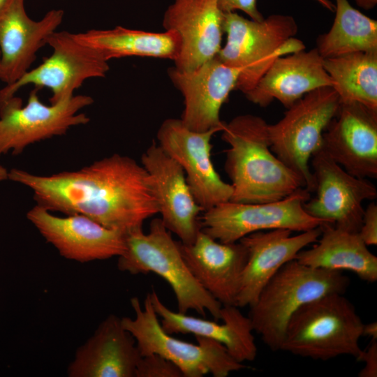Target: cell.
<instances>
[{
    "mask_svg": "<svg viewBox=\"0 0 377 377\" xmlns=\"http://www.w3.org/2000/svg\"><path fill=\"white\" fill-rule=\"evenodd\" d=\"M8 179L32 191L36 205L66 215H84L125 235L158 214L150 177L133 158L118 154L75 171L37 175L13 168Z\"/></svg>",
    "mask_w": 377,
    "mask_h": 377,
    "instance_id": "1",
    "label": "cell"
},
{
    "mask_svg": "<svg viewBox=\"0 0 377 377\" xmlns=\"http://www.w3.org/2000/svg\"><path fill=\"white\" fill-rule=\"evenodd\" d=\"M268 125L251 114L225 122L221 132V139L229 146L224 168L232 187L230 201L273 202L305 188L302 179L271 150Z\"/></svg>",
    "mask_w": 377,
    "mask_h": 377,
    "instance_id": "2",
    "label": "cell"
},
{
    "mask_svg": "<svg viewBox=\"0 0 377 377\" xmlns=\"http://www.w3.org/2000/svg\"><path fill=\"white\" fill-rule=\"evenodd\" d=\"M349 285L342 271L311 267L292 260L270 279L249 306L253 332L272 351L280 350L288 323L301 306L327 294H344Z\"/></svg>",
    "mask_w": 377,
    "mask_h": 377,
    "instance_id": "3",
    "label": "cell"
},
{
    "mask_svg": "<svg viewBox=\"0 0 377 377\" xmlns=\"http://www.w3.org/2000/svg\"><path fill=\"white\" fill-rule=\"evenodd\" d=\"M343 295L327 294L301 306L288 323L280 350L316 360L341 355L357 360L364 323Z\"/></svg>",
    "mask_w": 377,
    "mask_h": 377,
    "instance_id": "4",
    "label": "cell"
},
{
    "mask_svg": "<svg viewBox=\"0 0 377 377\" xmlns=\"http://www.w3.org/2000/svg\"><path fill=\"white\" fill-rule=\"evenodd\" d=\"M126 245V251L118 257L120 271L131 274L153 272L171 287L179 312L194 310L205 317L208 311L215 320L221 319L223 305L196 280L182 256L178 242L161 219L151 220L147 233L142 228L128 233Z\"/></svg>",
    "mask_w": 377,
    "mask_h": 377,
    "instance_id": "5",
    "label": "cell"
},
{
    "mask_svg": "<svg viewBox=\"0 0 377 377\" xmlns=\"http://www.w3.org/2000/svg\"><path fill=\"white\" fill-rule=\"evenodd\" d=\"M226 41L217 54L227 66L241 70L236 90L246 94L278 57L305 50L295 38L298 26L289 15L272 14L262 20L247 19L237 12L223 13Z\"/></svg>",
    "mask_w": 377,
    "mask_h": 377,
    "instance_id": "6",
    "label": "cell"
},
{
    "mask_svg": "<svg viewBox=\"0 0 377 377\" xmlns=\"http://www.w3.org/2000/svg\"><path fill=\"white\" fill-rule=\"evenodd\" d=\"M135 312L133 318H121V324L133 337L142 356L158 354L173 362L183 377H227L230 373L248 367L235 360L221 343L195 336L193 344L176 339L167 333L158 320L149 293L141 306L138 297L131 299Z\"/></svg>",
    "mask_w": 377,
    "mask_h": 377,
    "instance_id": "7",
    "label": "cell"
},
{
    "mask_svg": "<svg viewBox=\"0 0 377 377\" xmlns=\"http://www.w3.org/2000/svg\"><path fill=\"white\" fill-rule=\"evenodd\" d=\"M340 104L332 87H320L305 94L279 121L268 125L271 150L302 179L310 193L315 186L310 159L322 148L323 134Z\"/></svg>",
    "mask_w": 377,
    "mask_h": 377,
    "instance_id": "8",
    "label": "cell"
},
{
    "mask_svg": "<svg viewBox=\"0 0 377 377\" xmlns=\"http://www.w3.org/2000/svg\"><path fill=\"white\" fill-rule=\"evenodd\" d=\"M309 198L310 192L302 187L273 202L242 203L228 200L203 212L200 218V230L223 243L237 242L258 231H307L325 222L306 212L303 205Z\"/></svg>",
    "mask_w": 377,
    "mask_h": 377,
    "instance_id": "9",
    "label": "cell"
},
{
    "mask_svg": "<svg viewBox=\"0 0 377 377\" xmlns=\"http://www.w3.org/2000/svg\"><path fill=\"white\" fill-rule=\"evenodd\" d=\"M39 89L35 87L30 91L24 106L16 96L0 105V156L8 151L20 154L30 145L64 135L73 126L89 123L87 115L79 111L94 103L91 96L74 95L45 105L39 98Z\"/></svg>",
    "mask_w": 377,
    "mask_h": 377,
    "instance_id": "10",
    "label": "cell"
},
{
    "mask_svg": "<svg viewBox=\"0 0 377 377\" xmlns=\"http://www.w3.org/2000/svg\"><path fill=\"white\" fill-rule=\"evenodd\" d=\"M47 44L52 54L18 80L0 89V105L15 96L22 87L32 84L50 89V104L74 96V91L90 78L104 77L110 69L108 61L93 48L80 43L73 33L54 31Z\"/></svg>",
    "mask_w": 377,
    "mask_h": 377,
    "instance_id": "11",
    "label": "cell"
},
{
    "mask_svg": "<svg viewBox=\"0 0 377 377\" xmlns=\"http://www.w3.org/2000/svg\"><path fill=\"white\" fill-rule=\"evenodd\" d=\"M310 161L316 195L304 203V210L337 228L358 233L364 212L363 202L376 199V186L369 179L348 172L322 148Z\"/></svg>",
    "mask_w": 377,
    "mask_h": 377,
    "instance_id": "12",
    "label": "cell"
},
{
    "mask_svg": "<svg viewBox=\"0 0 377 377\" xmlns=\"http://www.w3.org/2000/svg\"><path fill=\"white\" fill-rule=\"evenodd\" d=\"M221 128L198 132L186 127L180 119L164 120L157 132L158 145L184 172L198 204L209 209L230 200L232 187L223 181L212 159V139Z\"/></svg>",
    "mask_w": 377,
    "mask_h": 377,
    "instance_id": "13",
    "label": "cell"
},
{
    "mask_svg": "<svg viewBox=\"0 0 377 377\" xmlns=\"http://www.w3.org/2000/svg\"><path fill=\"white\" fill-rule=\"evenodd\" d=\"M27 218L68 260L79 263L105 260L120 256L126 249V235L82 214L59 217L36 205L27 212Z\"/></svg>",
    "mask_w": 377,
    "mask_h": 377,
    "instance_id": "14",
    "label": "cell"
},
{
    "mask_svg": "<svg viewBox=\"0 0 377 377\" xmlns=\"http://www.w3.org/2000/svg\"><path fill=\"white\" fill-rule=\"evenodd\" d=\"M240 72L239 68L223 64L217 55L191 71L168 68L172 83L184 98L182 124L198 132L223 129L225 122L220 119V110L235 89Z\"/></svg>",
    "mask_w": 377,
    "mask_h": 377,
    "instance_id": "15",
    "label": "cell"
},
{
    "mask_svg": "<svg viewBox=\"0 0 377 377\" xmlns=\"http://www.w3.org/2000/svg\"><path fill=\"white\" fill-rule=\"evenodd\" d=\"M322 149L351 175L377 178V110L341 103L323 134Z\"/></svg>",
    "mask_w": 377,
    "mask_h": 377,
    "instance_id": "16",
    "label": "cell"
},
{
    "mask_svg": "<svg viewBox=\"0 0 377 377\" xmlns=\"http://www.w3.org/2000/svg\"><path fill=\"white\" fill-rule=\"evenodd\" d=\"M141 164L150 177L164 226L182 243H193L204 209L195 200L182 168L156 142L142 154Z\"/></svg>",
    "mask_w": 377,
    "mask_h": 377,
    "instance_id": "17",
    "label": "cell"
},
{
    "mask_svg": "<svg viewBox=\"0 0 377 377\" xmlns=\"http://www.w3.org/2000/svg\"><path fill=\"white\" fill-rule=\"evenodd\" d=\"M223 13L217 0H174L163 18L164 29L175 31L180 38L174 67L191 71L218 54L224 33Z\"/></svg>",
    "mask_w": 377,
    "mask_h": 377,
    "instance_id": "18",
    "label": "cell"
},
{
    "mask_svg": "<svg viewBox=\"0 0 377 377\" xmlns=\"http://www.w3.org/2000/svg\"><path fill=\"white\" fill-rule=\"evenodd\" d=\"M64 13L52 9L40 20L27 15L24 0H10L0 15V80L10 85L30 70L37 52L62 22Z\"/></svg>",
    "mask_w": 377,
    "mask_h": 377,
    "instance_id": "19",
    "label": "cell"
},
{
    "mask_svg": "<svg viewBox=\"0 0 377 377\" xmlns=\"http://www.w3.org/2000/svg\"><path fill=\"white\" fill-rule=\"evenodd\" d=\"M319 227L292 235L288 229H274L249 234L241 242L246 248L248 258L242 272L236 306H250L270 279L286 263L308 245L318 241Z\"/></svg>",
    "mask_w": 377,
    "mask_h": 377,
    "instance_id": "20",
    "label": "cell"
},
{
    "mask_svg": "<svg viewBox=\"0 0 377 377\" xmlns=\"http://www.w3.org/2000/svg\"><path fill=\"white\" fill-rule=\"evenodd\" d=\"M178 242L182 256L198 283L222 305L236 306L248 258L241 242L223 243L200 230L193 243Z\"/></svg>",
    "mask_w": 377,
    "mask_h": 377,
    "instance_id": "21",
    "label": "cell"
},
{
    "mask_svg": "<svg viewBox=\"0 0 377 377\" xmlns=\"http://www.w3.org/2000/svg\"><path fill=\"white\" fill-rule=\"evenodd\" d=\"M141 356L121 319L111 314L76 350L67 374L69 377H135Z\"/></svg>",
    "mask_w": 377,
    "mask_h": 377,
    "instance_id": "22",
    "label": "cell"
},
{
    "mask_svg": "<svg viewBox=\"0 0 377 377\" xmlns=\"http://www.w3.org/2000/svg\"><path fill=\"white\" fill-rule=\"evenodd\" d=\"M332 86L323 58L315 47L278 57L257 84L244 95L260 107L277 100L288 109L309 92Z\"/></svg>",
    "mask_w": 377,
    "mask_h": 377,
    "instance_id": "23",
    "label": "cell"
},
{
    "mask_svg": "<svg viewBox=\"0 0 377 377\" xmlns=\"http://www.w3.org/2000/svg\"><path fill=\"white\" fill-rule=\"evenodd\" d=\"M151 301L161 325L168 334H191L203 337L223 344L237 362H252L257 356L258 348L253 330L248 316L235 305H223L220 324L215 321L188 316L170 310L161 300L156 292L149 293Z\"/></svg>",
    "mask_w": 377,
    "mask_h": 377,
    "instance_id": "24",
    "label": "cell"
},
{
    "mask_svg": "<svg viewBox=\"0 0 377 377\" xmlns=\"http://www.w3.org/2000/svg\"><path fill=\"white\" fill-rule=\"evenodd\" d=\"M321 234L312 248L295 256L300 263L314 268L348 270L368 283L377 281V257L358 233L348 232L325 222Z\"/></svg>",
    "mask_w": 377,
    "mask_h": 377,
    "instance_id": "25",
    "label": "cell"
},
{
    "mask_svg": "<svg viewBox=\"0 0 377 377\" xmlns=\"http://www.w3.org/2000/svg\"><path fill=\"white\" fill-rule=\"evenodd\" d=\"M74 34L77 40L95 50L108 61L126 57L175 61L180 50V38L171 31L152 32L117 26Z\"/></svg>",
    "mask_w": 377,
    "mask_h": 377,
    "instance_id": "26",
    "label": "cell"
},
{
    "mask_svg": "<svg viewBox=\"0 0 377 377\" xmlns=\"http://www.w3.org/2000/svg\"><path fill=\"white\" fill-rule=\"evenodd\" d=\"M341 103L357 102L377 110V52L323 59Z\"/></svg>",
    "mask_w": 377,
    "mask_h": 377,
    "instance_id": "27",
    "label": "cell"
},
{
    "mask_svg": "<svg viewBox=\"0 0 377 377\" xmlns=\"http://www.w3.org/2000/svg\"><path fill=\"white\" fill-rule=\"evenodd\" d=\"M330 29L320 35L316 49L325 59L357 52H377V21L353 8L348 0H336Z\"/></svg>",
    "mask_w": 377,
    "mask_h": 377,
    "instance_id": "28",
    "label": "cell"
},
{
    "mask_svg": "<svg viewBox=\"0 0 377 377\" xmlns=\"http://www.w3.org/2000/svg\"><path fill=\"white\" fill-rule=\"evenodd\" d=\"M135 377H183V374L173 362L154 353L141 356Z\"/></svg>",
    "mask_w": 377,
    "mask_h": 377,
    "instance_id": "29",
    "label": "cell"
},
{
    "mask_svg": "<svg viewBox=\"0 0 377 377\" xmlns=\"http://www.w3.org/2000/svg\"><path fill=\"white\" fill-rule=\"evenodd\" d=\"M358 234L367 246L377 244V205L371 202L364 209L362 226Z\"/></svg>",
    "mask_w": 377,
    "mask_h": 377,
    "instance_id": "30",
    "label": "cell"
},
{
    "mask_svg": "<svg viewBox=\"0 0 377 377\" xmlns=\"http://www.w3.org/2000/svg\"><path fill=\"white\" fill-rule=\"evenodd\" d=\"M217 1L223 13L241 10L250 19L260 21L264 18L258 10L257 0H217Z\"/></svg>",
    "mask_w": 377,
    "mask_h": 377,
    "instance_id": "31",
    "label": "cell"
},
{
    "mask_svg": "<svg viewBox=\"0 0 377 377\" xmlns=\"http://www.w3.org/2000/svg\"><path fill=\"white\" fill-rule=\"evenodd\" d=\"M357 361L365 362L364 367L358 373L359 377L377 376V340H371Z\"/></svg>",
    "mask_w": 377,
    "mask_h": 377,
    "instance_id": "32",
    "label": "cell"
},
{
    "mask_svg": "<svg viewBox=\"0 0 377 377\" xmlns=\"http://www.w3.org/2000/svg\"><path fill=\"white\" fill-rule=\"evenodd\" d=\"M368 337L371 340H377V323L376 321L364 324L362 337Z\"/></svg>",
    "mask_w": 377,
    "mask_h": 377,
    "instance_id": "33",
    "label": "cell"
},
{
    "mask_svg": "<svg viewBox=\"0 0 377 377\" xmlns=\"http://www.w3.org/2000/svg\"><path fill=\"white\" fill-rule=\"evenodd\" d=\"M355 1L356 2V4L359 7L364 10L372 9L377 4V0H355Z\"/></svg>",
    "mask_w": 377,
    "mask_h": 377,
    "instance_id": "34",
    "label": "cell"
},
{
    "mask_svg": "<svg viewBox=\"0 0 377 377\" xmlns=\"http://www.w3.org/2000/svg\"><path fill=\"white\" fill-rule=\"evenodd\" d=\"M323 6L324 8L330 10V11H334L335 6L330 0H314Z\"/></svg>",
    "mask_w": 377,
    "mask_h": 377,
    "instance_id": "35",
    "label": "cell"
},
{
    "mask_svg": "<svg viewBox=\"0 0 377 377\" xmlns=\"http://www.w3.org/2000/svg\"><path fill=\"white\" fill-rule=\"evenodd\" d=\"M8 179V170L0 165V182Z\"/></svg>",
    "mask_w": 377,
    "mask_h": 377,
    "instance_id": "36",
    "label": "cell"
},
{
    "mask_svg": "<svg viewBox=\"0 0 377 377\" xmlns=\"http://www.w3.org/2000/svg\"><path fill=\"white\" fill-rule=\"evenodd\" d=\"M10 1V0H0V15Z\"/></svg>",
    "mask_w": 377,
    "mask_h": 377,
    "instance_id": "37",
    "label": "cell"
}]
</instances>
